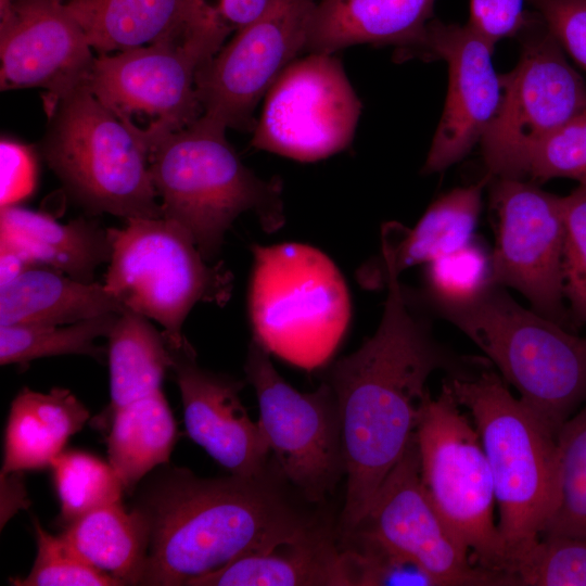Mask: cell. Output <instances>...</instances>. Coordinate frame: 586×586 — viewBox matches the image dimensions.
I'll list each match as a JSON object with an SVG mask.
<instances>
[{
    "label": "cell",
    "instance_id": "cell-1",
    "mask_svg": "<svg viewBox=\"0 0 586 586\" xmlns=\"http://www.w3.org/2000/svg\"><path fill=\"white\" fill-rule=\"evenodd\" d=\"M377 278L387 288L375 333L329 369L326 382L341 418L346 495L341 519L348 538L368 513L383 481L416 434L422 406L430 395L429 377L444 369L449 375L483 367L479 358L449 354L413 307V300L390 263Z\"/></svg>",
    "mask_w": 586,
    "mask_h": 586
},
{
    "label": "cell",
    "instance_id": "cell-2",
    "mask_svg": "<svg viewBox=\"0 0 586 586\" xmlns=\"http://www.w3.org/2000/svg\"><path fill=\"white\" fill-rule=\"evenodd\" d=\"M141 508L151 533L140 585L189 586L239 557L317 526L268 470L219 479L175 470L153 487Z\"/></svg>",
    "mask_w": 586,
    "mask_h": 586
},
{
    "label": "cell",
    "instance_id": "cell-3",
    "mask_svg": "<svg viewBox=\"0 0 586 586\" xmlns=\"http://www.w3.org/2000/svg\"><path fill=\"white\" fill-rule=\"evenodd\" d=\"M226 130L202 115L149 152L163 217L181 226L209 263L242 213H254L269 233L284 225L281 181L264 180L247 168L228 142Z\"/></svg>",
    "mask_w": 586,
    "mask_h": 586
},
{
    "label": "cell",
    "instance_id": "cell-4",
    "mask_svg": "<svg viewBox=\"0 0 586 586\" xmlns=\"http://www.w3.org/2000/svg\"><path fill=\"white\" fill-rule=\"evenodd\" d=\"M462 331L557 436L586 400V337L517 303L500 285L432 306Z\"/></svg>",
    "mask_w": 586,
    "mask_h": 586
},
{
    "label": "cell",
    "instance_id": "cell-5",
    "mask_svg": "<svg viewBox=\"0 0 586 586\" xmlns=\"http://www.w3.org/2000/svg\"><path fill=\"white\" fill-rule=\"evenodd\" d=\"M473 418L494 482L498 531L511 556L539 538L557 494L556 435L486 366L448 375ZM508 570V569H507Z\"/></svg>",
    "mask_w": 586,
    "mask_h": 586
},
{
    "label": "cell",
    "instance_id": "cell-6",
    "mask_svg": "<svg viewBox=\"0 0 586 586\" xmlns=\"http://www.w3.org/2000/svg\"><path fill=\"white\" fill-rule=\"evenodd\" d=\"M247 310L253 339L270 354L313 370L333 355L351 320L346 282L320 250L253 244Z\"/></svg>",
    "mask_w": 586,
    "mask_h": 586
},
{
    "label": "cell",
    "instance_id": "cell-7",
    "mask_svg": "<svg viewBox=\"0 0 586 586\" xmlns=\"http://www.w3.org/2000/svg\"><path fill=\"white\" fill-rule=\"evenodd\" d=\"M43 155L72 195L97 213L161 218L149 150L84 84L49 113Z\"/></svg>",
    "mask_w": 586,
    "mask_h": 586
},
{
    "label": "cell",
    "instance_id": "cell-8",
    "mask_svg": "<svg viewBox=\"0 0 586 586\" xmlns=\"http://www.w3.org/2000/svg\"><path fill=\"white\" fill-rule=\"evenodd\" d=\"M110 228L111 256L104 286L125 309L163 327L170 348L187 339L182 324L198 303L224 306L233 276L222 262L211 265L192 237L178 224L161 218H130Z\"/></svg>",
    "mask_w": 586,
    "mask_h": 586
},
{
    "label": "cell",
    "instance_id": "cell-9",
    "mask_svg": "<svg viewBox=\"0 0 586 586\" xmlns=\"http://www.w3.org/2000/svg\"><path fill=\"white\" fill-rule=\"evenodd\" d=\"M230 30L213 18L184 35L94 58L85 85L120 120L139 132L150 150L164 137L203 115L196 75L226 42Z\"/></svg>",
    "mask_w": 586,
    "mask_h": 586
},
{
    "label": "cell",
    "instance_id": "cell-10",
    "mask_svg": "<svg viewBox=\"0 0 586 586\" xmlns=\"http://www.w3.org/2000/svg\"><path fill=\"white\" fill-rule=\"evenodd\" d=\"M460 407L446 380L436 398L425 399L416 430L421 480L474 563L509 575L508 551L494 521L492 472L475 425Z\"/></svg>",
    "mask_w": 586,
    "mask_h": 586
},
{
    "label": "cell",
    "instance_id": "cell-11",
    "mask_svg": "<svg viewBox=\"0 0 586 586\" xmlns=\"http://www.w3.org/2000/svg\"><path fill=\"white\" fill-rule=\"evenodd\" d=\"M501 81L500 106L480 141L486 175L522 178L532 149L586 112V82L540 17L538 30L526 35L518 64Z\"/></svg>",
    "mask_w": 586,
    "mask_h": 586
},
{
    "label": "cell",
    "instance_id": "cell-12",
    "mask_svg": "<svg viewBox=\"0 0 586 586\" xmlns=\"http://www.w3.org/2000/svg\"><path fill=\"white\" fill-rule=\"evenodd\" d=\"M244 370L255 390L258 422L279 473L308 501H323L345 474L341 418L330 385L323 381L315 392L297 391L254 340Z\"/></svg>",
    "mask_w": 586,
    "mask_h": 586
},
{
    "label": "cell",
    "instance_id": "cell-13",
    "mask_svg": "<svg viewBox=\"0 0 586 586\" xmlns=\"http://www.w3.org/2000/svg\"><path fill=\"white\" fill-rule=\"evenodd\" d=\"M361 102L334 53L296 59L264 98L252 145L298 162H316L346 149Z\"/></svg>",
    "mask_w": 586,
    "mask_h": 586
},
{
    "label": "cell",
    "instance_id": "cell-14",
    "mask_svg": "<svg viewBox=\"0 0 586 586\" xmlns=\"http://www.w3.org/2000/svg\"><path fill=\"white\" fill-rule=\"evenodd\" d=\"M316 0H275L196 75L203 115L226 128L251 129L257 104L300 53L306 51Z\"/></svg>",
    "mask_w": 586,
    "mask_h": 586
},
{
    "label": "cell",
    "instance_id": "cell-15",
    "mask_svg": "<svg viewBox=\"0 0 586 586\" xmlns=\"http://www.w3.org/2000/svg\"><path fill=\"white\" fill-rule=\"evenodd\" d=\"M495 246L491 283L520 291L535 311L565 320L562 196L521 178H494Z\"/></svg>",
    "mask_w": 586,
    "mask_h": 586
},
{
    "label": "cell",
    "instance_id": "cell-16",
    "mask_svg": "<svg viewBox=\"0 0 586 586\" xmlns=\"http://www.w3.org/2000/svg\"><path fill=\"white\" fill-rule=\"evenodd\" d=\"M355 532L417 564L437 586H515L509 575L475 564L438 513L421 480L416 434Z\"/></svg>",
    "mask_w": 586,
    "mask_h": 586
},
{
    "label": "cell",
    "instance_id": "cell-17",
    "mask_svg": "<svg viewBox=\"0 0 586 586\" xmlns=\"http://www.w3.org/2000/svg\"><path fill=\"white\" fill-rule=\"evenodd\" d=\"M62 0H14L0 16L1 90L42 88L49 113L84 85L94 56Z\"/></svg>",
    "mask_w": 586,
    "mask_h": 586
},
{
    "label": "cell",
    "instance_id": "cell-18",
    "mask_svg": "<svg viewBox=\"0 0 586 586\" xmlns=\"http://www.w3.org/2000/svg\"><path fill=\"white\" fill-rule=\"evenodd\" d=\"M494 47L469 23L430 22L421 52L446 61L448 90L424 174L444 170L463 158L497 114L502 81L493 65Z\"/></svg>",
    "mask_w": 586,
    "mask_h": 586
},
{
    "label": "cell",
    "instance_id": "cell-19",
    "mask_svg": "<svg viewBox=\"0 0 586 586\" xmlns=\"http://www.w3.org/2000/svg\"><path fill=\"white\" fill-rule=\"evenodd\" d=\"M170 352L189 437L230 474L265 473L270 448L241 403L243 382L201 368L188 340Z\"/></svg>",
    "mask_w": 586,
    "mask_h": 586
},
{
    "label": "cell",
    "instance_id": "cell-20",
    "mask_svg": "<svg viewBox=\"0 0 586 586\" xmlns=\"http://www.w3.org/2000/svg\"><path fill=\"white\" fill-rule=\"evenodd\" d=\"M435 0H316L306 51L392 44L421 52Z\"/></svg>",
    "mask_w": 586,
    "mask_h": 586
},
{
    "label": "cell",
    "instance_id": "cell-21",
    "mask_svg": "<svg viewBox=\"0 0 586 586\" xmlns=\"http://www.w3.org/2000/svg\"><path fill=\"white\" fill-rule=\"evenodd\" d=\"M189 586H346L342 550L320 526L249 552Z\"/></svg>",
    "mask_w": 586,
    "mask_h": 586
},
{
    "label": "cell",
    "instance_id": "cell-22",
    "mask_svg": "<svg viewBox=\"0 0 586 586\" xmlns=\"http://www.w3.org/2000/svg\"><path fill=\"white\" fill-rule=\"evenodd\" d=\"M0 242L35 265L87 283L93 282L97 267L111 256L109 231L97 222L78 218L61 224L47 214L18 205L1 207Z\"/></svg>",
    "mask_w": 586,
    "mask_h": 586
},
{
    "label": "cell",
    "instance_id": "cell-23",
    "mask_svg": "<svg viewBox=\"0 0 586 586\" xmlns=\"http://www.w3.org/2000/svg\"><path fill=\"white\" fill-rule=\"evenodd\" d=\"M100 54L184 35L205 18L201 0H63Z\"/></svg>",
    "mask_w": 586,
    "mask_h": 586
},
{
    "label": "cell",
    "instance_id": "cell-24",
    "mask_svg": "<svg viewBox=\"0 0 586 586\" xmlns=\"http://www.w3.org/2000/svg\"><path fill=\"white\" fill-rule=\"evenodd\" d=\"M88 419V409L66 388H22L9 412L2 475L51 467Z\"/></svg>",
    "mask_w": 586,
    "mask_h": 586
},
{
    "label": "cell",
    "instance_id": "cell-25",
    "mask_svg": "<svg viewBox=\"0 0 586 586\" xmlns=\"http://www.w3.org/2000/svg\"><path fill=\"white\" fill-rule=\"evenodd\" d=\"M125 308L104 284L35 265L0 288V326H62Z\"/></svg>",
    "mask_w": 586,
    "mask_h": 586
},
{
    "label": "cell",
    "instance_id": "cell-26",
    "mask_svg": "<svg viewBox=\"0 0 586 586\" xmlns=\"http://www.w3.org/2000/svg\"><path fill=\"white\" fill-rule=\"evenodd\" d=\"M492 178L456 188L438 198L412 229L387 224L382 229V260L397 273L454 253L473 241L481 211L482 191Z\"/></svg>",
    "mask_w": 586,
    "mask_h": 586
},
{
    "label": "cell",
    "instance_id": "cell-27",
    "mask_svg": "<svg viewBox=\"0 0 586 586\" xmlns=\"http://www.w3.org/2000/svg\"><path fill=\"white\" fill-rule=\"evenodd\" d=\"M150 533L146 512L141 507L127 511L118 501L82 515L60 536L81 559L119 585H140Z\"/></svg>",
    "mask_w": 586,
    "mask_h": 586
},
{
    "label": "cell",
    "instance_id": "cell-28",
    "mask_svg": "<svg viewBox=\"0 0 586 586\" xmlns=\"http://www.w3.org/2000/svg\"><path fill=\"white\" fill-rule=\"evenodd\" d=\"M111 418L109 463L124 489L131 491L149 471L169 460L176 422L162 390L118 408Z\"/></svg>",
    "mask_w": 586,
    "mask_h": 586
},
{
    "label": "cell",
    "instance_id": "cell-29",
    "mask_svg": "<svg viewBox=\"0 0 586 586\" xmlns=\"http://www.w3.org/2000/svg\"><path fill=\"white\" fill-rule=\"evenodd\" d=\"M110 412L162 390L173 356L163 331L129 309L118 314L109 335Z\"/></svg>",
    "mask_w": 586,
    "mask_h": 586
},
{
    "label": "cell",
    "instance_id": "cell-30",
    "mask_svg": "<svg viewBox=\"0 0 586 586\" xmlns=\"http://www.w3.org/2000/svg\"><path fill=\"white\" fill-rule=\"evenodd\" d=\"M118 314L62 326H0V364L26 365L37 358L73 354L100 358L103 349L94 341L109 335Z\"/></svg>",
    "mask_w": 586,
    "mask_h": 586
},
{
    "label": "cell",
    "instance_id": "cell-31",
    "mask_svg": "<svg viewBox=\"0 0 586 586\" xmlns=\"http://www.w3.org/2000/svg\"><path fill=\"white\" fill-rule=\"evenodd\" d=\"M556 443V501L540 536L586 538V400L561 426Z\"/></svg>",
    "mask_w": 586,
    "mask_h": 586
},
{
    "label": "cell",
    "instance_id": "cell-32",
    "mask_svg": "<svg viewBox=\"0 0 586 586\" xmlns=\"http://www.w3.org/2000/svg\"><path fill=\"white\" fill-rule=\"evenodd\" d=\"M54 486L66 525L82 515L122 501L124 486L109 462L79 451H62L52 462Z\"/></svg>",
    "mask_w": 586,
    "mask_h": 586
},
{
    "label": "cell",
    "instance_id": "cell-33",
    "mask_svg": "<svg viewBox=\"0 0 586 586\" xmlns=\"http://www.w3.org/2000/svg\"><path fill=\"white\" fill-rule=\"evenodd\" d=\"M507 572L517 586H586V538L543 535L511 556Z\"/></svg>",
    "mask_w": 586,
    "mask_h": 586
},
{
    "label": "cell",
    "instance_id": "cell-34",
    "mask_svg": "<svg viewBox=\"0 0 586 586\" xmlns=\"http://www.w3.org/2000/svg\"><path fill=\"white\" fill-rule=\"evenodd\" d=\"M342 550L346 586H437L420 566L361 533Z\"/></svg>",
    "mask_w": 586,
    "mask_h": 586
},
{
    "label": "cell",
    "instance_id": "cell-35",
    "mask_svg": "<svg viewBox=\"0 0 586 586\" xmlns=\"http://www.w3.org/2000/svg\"><path fill=\"white\" fill-rule=\"evenodd\" d=\"M425 265L422 295L432 306L468 301L491 284V256L474 241Z\"/></svg>",
    "mask_w": 586,
    "mask_h": 586
},
{
    "label": "cell",
    "instance_id": "cell-36",
    "mask_svg": "<svg viewBox=\"0 0 586 586\" xmlns=\"http://www.w3.org/2000/svg\"><path fill=\"white\" fill-rule=\"evenodd\" d=\"M37 557L27 576L11 579L16 586H118L107 574L81 559L61 536L34 522Z\"/></svg>",
    "mask_w": 586,
    "mask_h": 586
},
{
    "label": "cell",
    "instance_id": "cell-37",
    "mask_svg": "<svg viewBox=\"0 0 586 586\" xmlns=\"http://www.w3.org/2000/svg\"><path fill=\"white\" fill-rule=\"evenodd\" d=\"M524 176L540 181L552 178L586 180V112L532 149L524 164Z\"/></svg>",
    "mask_w": 586,
    "mask_h": 586
},
{
    "label": "cell",
    "instance_id": "cell-38",
    "mask_svg": "<svg viewBox=\"0 0 586 586\" xmlns=\"http://www.w3.org/2000/svg\"><path fill=\"white\" fill-rule=\"evenodd\" d=\"M563 203L562 275L564 297L572 317L578 324H586V180Z\"/></svg>",
    "mask_w": 586,
    "mask_h": 586
},
{
    "label": "cell",
    "instance_id": "cell-39",
    "mask_svg": "<svg viewBox=\"0 0 586 586\" xmlns=\"http://www.w3.org/2000/svg\"><path fill=\"white\" fill-rule=\"evenodd\" d=\"M545 26L586 72V0H527Z\"/></svg>",
    "mask_w": 586,
    "mask_h": 586
},
{
    "label": "cell",
    "instance_id": "cell-40",
    "mask_svg": "<svg viewBox=\"0 0 586 586\" xmlns=\"http://www.w3.org/2000/svg\"><path fill=\"white\" fill-rule=\"evenodd\" d=\"M1 207L17 205L36 187L37 165L31 149L20 142L2 139L0 144Z\"/></svg>",
    "mask_w": 586,
    "mask_h": 586
},
{
    "label": "cell",
    "instance_id": "cell-41",
    "mask_svg": "<svg viewBox=\"0 0 586 586\" xmlns=\"http://www.w3.org/2000/svg\"><path fill=\"white\" fill-rule=\"evenodd\" d=\"M526 0H470L468 23L493 44L514 36L530 22Z\"/></svg>",
    "mask_w": 586,
    "mask_h": 586
},
{
    "label": "cell",
    "instance_id": "cell-42",
    "mask_svg": "<svg viewBox=\"0 0 586 586\" xmlns=\"http://www.w3.org/2000/svg\"><path fill=\"white\" fill-rule=\"evenodd\" d=\"M275 0H201L204 11L231 31L258 18Z\"/></svg>",
    "mask_w": 586,
    "mask_h": 586
},
{
    "label": "cell",
    "instance_id": "cell-43",
    "mask_svg": "<svg viewBox=\"0 0 586 586\" xmlns=\"http://www.w3.org/2000/svg\"><path fill=\"white\" fill-rule=\"evenodd\" d=\"M35 266L14 247L0 242V288L7 285L29 267Z\"/></svg>",
    "mask_w": 586,
    "mask_h": 586
},
{
    "label": "cell",
    "instance_id": "cell-44",
    "mask_svg": "<svg viewBox=\"0 0 586 586\" xmlns=\"http://www.w3.org/2000/svg\"><path fill=\"white\" fill-rule=\"evenodd\" d=\"M63 1V0H62Z\"/></svg>",
    "mask_w": 586,
    "mask_h": 586
}]
</instances>
